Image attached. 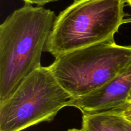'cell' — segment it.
<instances>
[{"instance_id": "9c48e42d", "label": "cell", "mask_w": 131, "mask_h": 131, "mask_svg": "<svg viewBox=\"0 0 131 131\" xmlns=\"http://www.w3.org/2000/svg\"><path fill=\"white\" fill-rule=\"evenodd\" d=\"M121 121L124 131H131V121L126 120L122 117H121Z\"/></svg>"}, {"instance_id": "6da1fadb", "label": "cell", "mask_w": 131, "mask_h": 131, "mask_svg": "<svg viewBox=\"0 0 131 131\" xmlns=\"http://www.w3.org/2000/svg\"><path fill=\"white\" fill-rule=\"evenodd\" d=\"M56 16L43 6L25 3L0 25V104L32 72L41 59Z\"/></svg>"}, {"instance_id": "30bf717a", "label": "cell", "mask_w": 131, "mask_h": 131, "mask_svg": "<svg viewBox=\"0 0 131 131\" xmlns=\"http://www.w3.org/2000/svg\"><path fill=\"white\" fill-rule=\"evenodd\" d=\"M67 131H82L81 129H78V128H70L67 130Z\"/></svg>"}, {"instance_id": "5b68a950", "label": "cell", "mask_w": 131, "mask_h": 131, "mask_svg": "<svg viewBox=\"0 0 131 131\" xmlns=\"http://www.w3.org/2000/svg\"><path fill=\"white\" fill-rule=\"evenodd\" d=\"M131 91V61L116 77L97 89L79 97L71 98L68 107L83 114L105 113L128 103Z\"/></svg>"}, {"instance_id": "8fae6325", "label": "cell", "mask_w": 131, "mask_h": 131, "mask_svg": "<svg viewBox=\"0 0 131 131\" xmlns=\"http://www.w3.org/2000/svg\"><path fill=\"white\" fill-rule=\"evenodd\" d=\"M125 2H126L127 3L128 5H129L131 7V0H125Z\"/></svg>"}, {"instance_id": "277c9868", "label": "cell", "mask_w": 131, "mask_h": 131, "mask_svg": "<svg viewBox=\"0 0 131 131\" xmlns=\"http://www.w3.org/2000/svg\"><path fill=\"white\" fill-rule=\"evenodd\" d=\"M72 96L59 83L49 66H41L24 80L0 104V131H23L51 122Z\"/></svg>"}, {"instance_id": "8992f818", "label": "cell", "mask_w": 131, "mask_h": 131, "mask_svg": "<svg viewBox=\"0 0 131 131\" xmlns=\"http://www.w3.org/2000/svg\"><path fill=\"white\" fill-rule=\"evenodd\" d=\"M82 131H124L121 117L110 112L83 114Z\"/></svg>"}, {"instance_id": "ba28073f", "label": "cell", "mask_w": 131, "mask_h": 131, "mask_svg": "<svg viewBox=\"0 0 131 131\" xmlns=\"http://www.w3.org/2000/svg\"><path fill=\"white\" fill-rule=\"evenodd\" d=\"M25 3L29 4H35L37 5L38 6H42L43 5H45L46 4L49 3L51 2H54V1H57L58 0H23Z\"/></svg>"}, {"instance_id": "7a4b0ae2", "label": "cell", "mask_w": 131, "mask_h": 131, "mask_svg": "<svg viewBox=\"0 0 131 131\" xmlns=\"http://www.w3.org/2000/svg\"><path fill=\"white\" fill-rule=\"evenodd\" d=\"M125 0H74L56 16L44 51L55 58L115 40L125 24Z\"/></svg>"}, {"instance_id": "52a82bcc", "label": "cell", "mask_w": 131, "mask_h": 131, "mask_svg": "<svg viewBox=\"0 0 131 131\" xmlns=\"http://www.w3.org/2000/svg\"><path fill=\"white\" fill-rule=\"evenodd\" d=\"M107 112H110L116 115L120 116L126 120L131 121V102L127 103L126 104L120 107L116 108Z\"/></svg>"}, {"instance_id": "3957f363", "label": "cell", "mask_w": 131, "mask_h": 131, "mask_svg": "<svg viewBox=\"0 0 131 131\" xmlns=\"http://www.w3.org/2000/svg\"><path fill=\"white\" fill-rule=\"evenodd\" d=\"M130 61L131 45H119L113 40L56 57L49 68L63 88L75 98L102 87Z\"/></svg>"}, {"instance_id": "7c38bea8", "label": "cell", "mask_w": 131, "mask_h": 131, "mask_svg": "<svg viewBox=\"0 0 131 131\" xmlns=\"http://www.w3.org/2000/svg\"><path fill=\"white\" fill-rule=\"evenodd\" d=\"M128 102H131V91H130V95H129V98H128Z\"/></svg>"}]
</instances>
